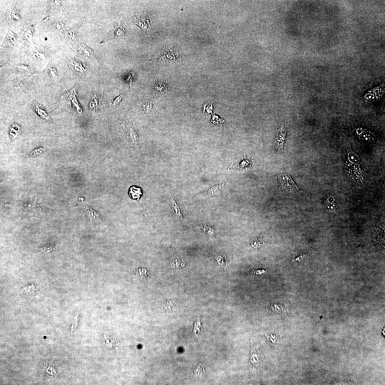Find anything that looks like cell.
<instances>
[{
    "label": "cell",
    "mask_w": 385,
    "mask_h": 385,
    "mask_svg": "<svg viewBox=\"0 0 385 385\" xmlns=\"http://www.w3.org/2000/svg\"><path fill=\"white\" fill-rule=\"evenodd\" d=\"M277 183L281 190L289 192H297L299 188L288 172H283L277 177Z\"/></svg>",
    "instance_id": "6da1fadb"
},
{
    "label": "cell",
    "mask_w": 385,
    "mask_h": 385,
    "mask_svg": "<svg viewBox=\"0 0 385 385\" xmlns=\"http://www.w3.org/2000/svg\"><path fill=\"white\" fill-rule=\"evenodd\" d=\"M286 130L284 125L281 126L277 132L275 141L274 152L277 154L282 153L284 149L285 141L286 136Z\"/></svg>",
    "instance_id": "7a4b0ae2"
},
{
    "label": "cell",
    "mask_w": 385,
    "mask_h": 385,
    "mask_svg": "<svg viewBox=\"0 0 385 385\" xmlns=\"http://www.w3.org/2000/svg\"><path fill=\"white\" fill-rule=\"evenodd\" d=\"M151 88L154 95L159 96L167 92L169 86L166 81L159 79L154 80L152 84Z\"/></svg>",
    "instance_id": "3957f363"
},
{
    "label": "cell",
    "mask_w": 385,
    "mask_h": 385,
    "mask_svg": "<svg viewBox=\"0 0 385 385\" xmlns=\"http://www.w3.org/2000/svg\"><path fill=\"white\" fill-rule=\"evenodd\" d=\"M17 35L13 33L9 29L2 46L13 47L17 45Z\"/></svg>",
    "instance_id": "277c9868"
},
{
    "label": "cell",
    "mask_w": 385,
    "mask_h": 385,
    "mask_svg": "<svg viewBox=\"0 0 385 385\" xmlns=\"http://www.w3.org/2000/svg\"><path fill=\"white\" fill-rule=\"evenodd\" d=\"M22 27V30L20 33L21 36L23 38L27 40L31 45L33 46H35L33 41L34 27L23 25Z\"/></svg>",
    "instance_id": "5b68a950"
},
{
    "label": "cell",
    "mask_w": 385,
    "mask_h": 385,
    "mask_svg": "<svg viewBox=\"0 0 385 385\" xmlns=\"http://www.w3.org/2000/svg\"><path fill=\"white\" fill-rule=\"evenodd\" d=\"M32 106L34 110L35 113H36L41 118H44L48 121H51V119L49 115L44 109L41 106L38 104L37 103H34L32 104Z\"/></svg>",
    "instance_id": "8992f818"
},
{
    "label": "cell",
    "mask_w": 385,
    "mask_h": 385,
    "mask_svg": "<svg viewBox=\"0 0 385 385\" xmlns=\"http://www.w3.org/2000/svg\"><path fill=\"white\" fill-rule=\"evenodd\" d=\"M53 27L55 31L61 36L63 41L66 42L67 32L65 29L64 24L59 21H56L54 23Z\"/></svg>",
    "instance_id": "52a82bcc"
},
{
    "label": "cell",
    "mask_w": 385,
    "mask_h": 385,
    "mask_svg": "<svg viewBox=\"0 0 385 385\" xmlns=\"http://www.w3.org/2000/svg\"><path fill=\"white\" fill-rule=\"evenodd\" d=\"M179 57L178 56L176 52L174 51L173 50H168L167 51L166 53L164 54L163 56L161 57L160 59V61L165 60L166 61H177Z\"/></svg>",
    "instance_id": "ba28073f"
},
{
    "label": "cell",
    "mask_w": 385,
    "mask_h": 385,
    "mask_svg": "<svg viewBox=\"0 0 385 385\" xmlns=\"http://www.w3.org/2000/svg\"><path fill=\"white\" fill-rule=\"evenodd\" d=\"M154 102V100H152L151 101H148L147 103L143 105L144 112L146 116H148L151 115L152 112L153 111Z\"/></svg>",
    "instance_id": "9c48e42d"
},
{
    "label": "cell",
    "mask_w": 385,
    "mask_h": 385,
    "mask_svg": "<svg viewBox=\"0 0 385 385\" xmlns=\"http://www.w3.org/2000/svg\"><path fill=\"white\" fill-rule=\"evenodd\" d=\"M36 292V289L33 285L28 286L21 290L20 293L26 295H33Z\"/></svg>",
    "instance_id": "30bf717a"
},
{
    "label": "cell",
    "mask_w": 385,
    "mask_h": 385,
    "mask_svg": "<svg viewBox=\"0 0 385 385\" xmlns=\"http://www.w3.org/2000/svg\"><path fill=\"white\" fill-rule=\"evenodd\" d=\"M82 46H81V54L85 58L88 59H91L94 56V53L90 49L88 48L87 46L84 45V44H82Z\"/></svg>",
    "instance_id": "8fae6325"
},
{
    "label": "cell",
    "mask_w": 385,
    "mask_h": 385,
    "mask_svg": "<svg viewBox=\"0 0 385 385\" xmlns=\"http://www.w3.org/2000/svg\"><path fill=\"white\" fill-rule=\"evenodd\" d=\"M176 308L175 304L171 300H167L164 301L163 310L166 312H171Z\"/></svg>",
    "instance_id": "7c38bea8"
},
{
    "label": "cell",
    "mask_w": 385,
    "mask_h": 385,
    "mask_svg": "<svg viewBox=\"0 0 385 385\" xmlns=\"http://www.w3.org/2000/svg\"><path fill=\"white\" fill-rule=\"evenodd\" d=\"M70 64L71 65L74 70L76 72L84 74V71H85L86 68L84 67L81 63L77 62H70Z\"/></svg>",
    "instance_id": "4fadbf2b"
},
{
    "label": "cell",
    "mask_w": 385,
    "mask_h": 385,
    "mask_svg": "<svg viewBox=\"0 0 385 385\" xmlns=\"http://www.w3.org/2000/svg\"><path fill=\"white\" fill-rule=\"evenodd\" d=\"M20 129L17 125L13 124L10 128V134L13 138L15 139L20 136Z\"/></svg>",
    "instance_id": "5bb4252c"
},
{
    "label": "cell",
    "mask_w": 385,
    "mask_h": 385,
    "mask_svg": "<svg viewBox=\"0 0 385 385\" xmlns=\"http://www.w3.org/2000/svg\"><path fill=\"white\" fill-rule=\"evenodd\" d=\"M51 8H50L51 12H52L59 9L62 5V1H51Z\"/></svg>",
    "instance_id": "9a60e30c"
},
{
    "label": "cell",
    "mask_w": 385,
    "mask_h": 385,
    "mask_svg": "<svg viewBox=\"0 0 385 385\" xmlns=\"http://www.w3.org/2000/svg\"><path fill=\"white\" fill-rule=\"evenodd\" d=\"M118 25H116L115 29V34L116 37H121L123 35L124 33V29L121 24L118 23Z\"/></svg>",
    "instance_id": "2e32d148"
},
{
    "label": "cell",
    "mask_w": 385,
    "mask_h": 385,
    "mask_svg": "<svg viewBox=\"0 0 385 385\" xmlns=\"http://www.w3.org/2000/svg\"><path fill=\"white\" fill-rule=\"evenodd\" d=\"M31 56L33 58L35 59H39L41 60H44L45 58V54L39 51L34 52L31 53Z\"/></svg>",
    "instance_id": "e0dca14e"
},
{
    "label": "cell",
    "mask_w": 385,
    "mask_h": 385,
    "mask_svg": "<svg viewBox=\"0 0 385 385\" xmlns=\"http://www.w3.org/2000/svg\"><path fill=\"white\" fill-rule=\"evenodd\" d=\"M12 17L14 20H20V16L18 10L16 8H14L10 11Z\"/></svg>",
    "instance_id": "ac0fdd59"
},
{
    "label": "cell",
    "mask_w": 385,
    "mask_h": 385,
    "mask_svg": "<svg viewBox=\"0 0 385 385\" xmlns=\"http://www.w3.org/2000/svg\"><path fill=\"white\" fill-rule=\"evenodd\" d=\"M49 71L50 75L52 78L56 80L58 79V74L55 67L53 66L51 67L49 69Z\"/></svg>",
    "instance_id": "d6986e66"
},
{
    "label": "cell",
    "mask_w": 385,
    "mask_h": 385,
    "mask_svg": "<svg viewBox=\"0 0 385 385\" xmlns=\"http://www.w3.org/2000/svg\"><path fill=\"white\" fill-rule=\"evenodd\" d=\"M17 69L20 72H26L30 71L29 67L27 65H21L16 67Z\"/></svg>",
    "instance_id": "ffe728a7"
},
{
    "label": "cell",
    "mask_w": 385,
    "mask_h": 385,
    "mask_svg": "<svg viewBox=\"0 0 385 385\" xmlns=\"http://www.w3.org/2000/svg\"><path fill=\"white\" fill-rule=\"evenodd\" d=\"M133 188H131V191L130 192V193H131L132 194V196L133 198H134V199L137 198L136 193L138 194L139 195V194H141L140 192V191H139V189H137V190H136V188L133 187ZM136 194L137 195V196H138L139 197V195H137V194Z\"/></svg>",
    "instance_id": "44dd1931"
},
{
    "label": "cell",
    "mask_w": 385,
    "mask_h": 385,
    "mask_svg": "<svg viewBox=\"0 0 385 385\" xmlns=\"http://www.w3.org/2000/svg\"><path fill=\"white\" fill-rule=\"evenodd\" d=\"M123 96V95H120L119 96L117 97L115 100H114L113 102V105L116 106L119 103L120 101L121 100Z\"/></svg>",
    "instance_id": "7402d4cb"
},
{
    "label": "cell",
    "mask_w": 385,
    "mask_h": 385,
    "mask_svg": "<svg viewBox=\"0 0 385 385\" xmlns=\"http://www.w3.org/2000/svg\"><path fill=\"white\" fill-rule=\"evenodd\" d=\"M253 270L254 271V272H254L255 274H257L261 275L262 274H263V273H264L265 272V271L263 270Z\"/></svg>",
    "instance_id": "603a6c76"
}]
</instances>
